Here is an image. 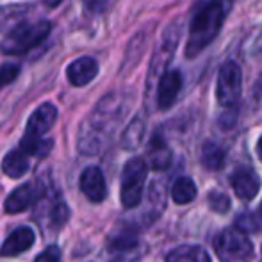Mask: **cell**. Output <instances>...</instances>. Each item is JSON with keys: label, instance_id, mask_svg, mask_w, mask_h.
Here are the masks:
<instances>
[{"label": "cell", "instance_id": "1", "mask_svg": "<svg viewBox=\"0 0 262 262\" xmlns=\"http://www.w3.org/2000/svg\"><path fill=\"white\" fill-rule=\"evenodd\" d=\"M232 7V0H207L200 11L193 16L189 27V39L186 45L187 57H196L204 49H207L220 34L225 24L228 11Z\"/></svg>", "mask_w": 262, "mask_h": 262}, {"label": "cell", "instance_id": "2", "mask_svg": "<svg viewBox=\"0 0 262 262\" xmlns=\"http://www.w3.org/2000/svg\"><path fill=\"white\" fill-rule=\"evenodd\" d=\"M121 102L118 95H107L102 98L100 104L95 107V113L91 120L86 123L84 130H80V141L79 148L86 154H95L100 148V136L104 134L102 130H107L109 125L116 123L121 116Z\"/></svg>", "mask_w": 262, "mask_h": 262}, {"label": "cell", "instance_id": "3", "mask_svg": "<svg viewBox=\"0 0 262 262\" xmlns=\"http://www.w3.org/2000/svg\"><path fill=\"white\" fill-rule=\"evenodd\" d=\"M50 31H52V24L47 20L38 24H21L13 29L6 36V39H2L0 50L7 55H21L45 41Z\"/></svg>", "mask_w": 262, "mask_h": 262}, {"label": "cell", "instance_id": "4", "mask_svg": "<svg viewBox=\"0 0 262 262\" xmlns=\"http://www.w3.org/2000/svg\"><path fill=\"white\" fill-rule=\"evenodd\" d=\"M148 166L141 157H134L125 164L121 175V204L125 209H134L141 204Z\"/></svg>", "mask_w": 262, "mask_h": 262}, {"label": "cell", "instance_id": "5", "mask_svg": "<svg viewBox=\"0 0 262 262\" xmlns=\"http://www.w3.org/2000/svg\"><path fill=\"white\" fill-rule=\"evenodd\" d=\"M214 252L221 262L245 260L252 255V241L237 228H227L214 239Z\"/></svg>", "mask_w": 262, "mask_h": 262}, {"label": "cell", "instance_id": "6", "mask_svg": "<svg viewBox=\"0 0 262 262\" xmlns=\"http://www.w3.org/2000/svg\"><path fill=\"white\" fill-rule=\"evenodd\" d=\"M243 91V73L237 62L228 61L220 68L216 82L217 104L223 107H234L241 98Z\"/></svg>", "mask_w": 262, "mask_h": 262}, {"label": "cell", "instance_id": "7", "mask_svg": "<svg viewBox=\"0 0 262 262\" xmlns=\"http://www.w3.org/2000/svg\"><path fill=\"white\" fill-rule=\"evenodd\" d=\"M182 90V73L179 70H168L161 75L157 84V105L161 111L169 109L175 104Z\"/></svg>", "mask_w": 262, "mask_h": 262}, {"label": "cell", "instance_id": "8", "mask_svg": "<svg viewBox=\"0 0 262 262\" xmlns=\"http://www.w3.org/2000/svg\"><path fill=\"white\" fill-rule=\"evenodd\" d=\"M230 184H232V189H234L235 196H237L239 200H245V202L253 200L260 189L259 175L250 168L237 169V171L232 175Z\"/></svg>", "mask_w": 262, "mask_h": 262}, {"label": "cell", "instance_id": "9", "mask_svg": "<svg viewBox=\"0 0 262 262\" xmlns=\"http://www.w3.org/2000/svg\"><path fill=\"white\" fill-rule=\"evenodd\" d=\"M55 120H57V107L54 104L39 105L31 114V118H29L25 136H29V138H41L43 134H47L54 127Z\"/></svg>", "mask_w": 262, "mask_h": 262}, {"label": "cell", "instance_id": "10", "mask_svg": "<svg viewBox=\"0 0 262 262\" xmlns=\"http://www.w3.org/2000/svg\"><path fill=\"white\" fill-rule=\"evenodd\" d=\"M80 189L86 194L88 200L95 202H104L107 198V186L102 171L97 168V166H90L82 171L80 175Z\"/></svg>", "mask_w": 262, "mask_h": 262}, {"label": "cell", "instance_id": "11", "mask_svg": "<svg viewBox=\"0 0 262 262\" xmlns=\"http://www.w3.org/2000/svg\"><path fill=\"white\" fill-rule=\"evenodd\" d=\"M66 75L73 86H86L98 75V64L93 57H79L68 66Z\"/></svg>", "mask_w": 262, "mask_h": 262}, {"label": "cell", "instance_id": "12", "mask_svg": "<svg viewBox=\"0 0 262 262\" xmlns=\"http://www.w3.org/2000/svg\"><path fill=\"white\" fill-rule=\"evenodd\" d=\"M36 198H38L36 184H32V182L24 184V186L16 187V189L7 196L6 204H4V209H6L7 214L24 212L25 209H29L32 204H34Z\"/></svg>", "mask_w": 262, "mask_h": 262}, {"label": "cell", "instance_id": "13", "mask_svg": "<svg viewBox=\"0 0 262 262\" xmlns=\"http://www.w3.org/2000/svg\"><path fill=\"white\" fill-rule=\"evenodd\" d=\"M34 239H36L34 232H32L31 228L20 227L6 239L0 253H2V257H16V255H20V253L27 252V250L34 245Z\"/></svg>", "mask_w": 262, "mask_h": 262}, {"label": "cell", "instance_id": "14", "mask_svg": "<svg viewBox=\"0 0 262 262\" xmlns=\"http://www.w3.org/2000/svg\"><path fill=\"white\" fill-rule=\"evenodd\" d=\"M148 164L154 169H166L171 164V150L159 136H154L148 145Z\"/></svg>", "mask_w": 262, "mask_h": 262}, {"label": "cell", "instance_id": "15", "mask_svg": "<svg viewBox=\"0 0 262 262\" xmlns=\"http://www.w3.org/2000/svg\"><path fill=\"white\" fill-rule=\"evenodd\" d=\"M29 157L21 150H13L9 152L2 161V171L9 179H20L29 171Z\"/></svg>", "mask_w": 262, "mask_h": 262}, {"label": "cell", "instance_id": "16", "mask_svg": "<svg viewBox=\"0 0 262 262\" xmlns=\"http://www.w3.org/2000/svg\"><path fill=\"white\" fill-rule=\"evenodd\" d=\"M166 262H210V257L200 246H179L168 253Z\"/></svg>", "mask_w": 262, "mask_h": 262}, {"label": "cell", "instance_id": "17", "mask_svg": "<svg viewBox=\"0 0 262 262\" xmlns=\"http://www.w3.org/2000/svg\"><path fill=\"white\" fill-rule=\"evenodd\" d=\"M29 6L24 4H13V6H2L0 7V32L7 31V29L21 25L20 21L27 16Z\"/></svg>", "mask_w": 262, "mask_h": 262}, {"label": "cell", "instance_id": "18", "mask_svg": "<svg viewBox=\"0 0 262 262\" xmlns=\"http://www.w3.org/2000/svg\"><path fill=\"white\" fill-rule=\"evenodd\" d=\"M171 198L175 204L184 205L196 198V186L189 177H180L171 187Z\"/></svg>", "mask_w": 262, "mask_h": 262}, {"label": "cell", "instance_id": "19", "mask_svg": "<svg viewBox=\"0 0 262 262\" xmlns=\"http://www.w3.org/2000/svg\"><path fill=\"white\" fill-rule=\"evenodd\" d=\"M202 162L207 169H221L225 164V150L212 141H207L202 146Z\"/></svg>", "mask_w": 262, "mask_h": 262}, {"label": "cell", "instance_id": "20", "mask_svg": "<svg viewBox=\"0 0 262 262\" xmlns=\"http://www.w3.org/2000/svg\"><path fill=\"white\" fill-rule=\"evenodd\" d=\"M54 143L50 139L43 138H29L24 136V139L20 141V150L27 156H36V157H45L47 154L52 150Z\"/></svg>", "mask_w": 262, "mask_h": 262}, {"label": "cell", "instance_id": "21", "mask_svg": "<svg viewBox=\"0 0 262 262\" xmlns=\"http://www.w3.org/2000/svg\"><path fill=\"white\" fill-rule=\"evenodd\" d=\"M143 134H145V123H143V120L136 118V120L128 125L127 132L123 134V146H125V148H128V150L136 148V146L141 143Z\"/></svg>", "mask_w": 262, "mask_h": 262}, {"label": "cell", "instance_id": "22", "mask_svg": "<svg viewBox=\"0 0 262 262\" xmlns=\"http://www.w3.org/2000/svg\"><path fill=\"white\" fill-rule=\"evenodd\" d=\"M209 204L214 212H220V214H225L228 209H230V200H228L227 194L216 193V191L209 194Z\"/></svg>", "mask_w": 262, "mask_h": 262}, {"label": "cell", "instance_id": "23", "mask_svg": "<svg viewBox=\"0 0 262 262\" xmlns=\"http://www.w3.org/2000/svg\"><path fill=\"white\" fill-rule=\"evenodd\" d=\"M20 75V66L18 64H2L0 66V88L7 86Z\"/></svg>", "mask_w": 262, "mask_h": 262}, {"label": "cell", "instance_id": "24", "mask_svg": "<svg viewBox=\"0 0 262 262\" xmlns=\"http://www.w3.org/2000/svg\"><path fill=\"white\" fill-rule=\"evenodd\" d=\"M36 262H61V250L57 246H49L45 252L39 253Z\"/></svg>", "mask_w": 262, "mask_h": 262}, {"label": "cell", "instance_id": "25", "mask_svg": "<svg viewBox=\"0 0 262 262\" xmlns=\"http://www.w3.org/2000/svg\"><path fill=\"white\" fill-rule=\"evenodd\" d=\"M82 4L90 13L98 14V13H104L107 6L111 4V0H82Z\"/></svg>", "mask_w": 262, "mask_h": 262}, {"label": "cell", "instance_id": "26", "mask_svg": "<svg viewBox=\"0 0 262 262\" xmlns=\"http://www.w3.org/2000/svg\"><path fill=\"white\" fill-rule=\"evenodd\" d=\"M257 154H259V157L262 161V136L259 138V141H257Z\"/></svg>", "mask_w": 262, "mask_h": 262}, {"label": "cell", "instance_id": "27", "mask_svg": "<svg viewBox=\"0 0 262 262\" xmlns=\"http://www.w3.org/2000/svg\"><path fill=\"white\" fill-rule=\"evenodd\" d=\"M259 86L262 88V75H260V79H259Z\"/></svg>", "mask_w": 262, "mask_h": 262}, {"label": "cell", "instance_id": "28", "mask_svg": "<svg viewBox=\"0 0 262 262\" xmlns=\"http://www.w3.org/2000/svg\"><path fill=\"white\" fill-rule=\"evenodd\" d=\"M260 210H262V205H260Z\"/></svg>", "mask_w": 262, "mask_h": 262}]
</instances>
